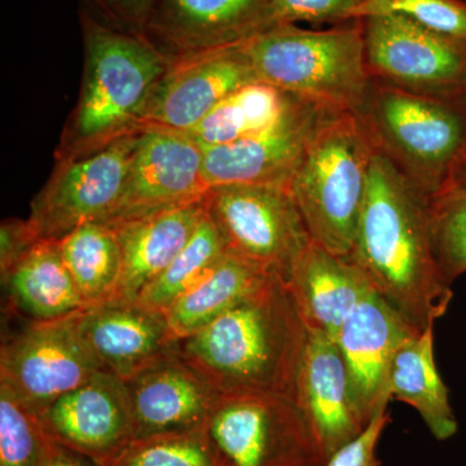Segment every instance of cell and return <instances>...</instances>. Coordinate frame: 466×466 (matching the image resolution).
Listing matches in <instances>:
<instances>
[{"mask_svg": "<svg viewBox=\"0 0 466 466\" xmlns=\"http://www.w3.org/2000/svg\"><path fill=\"white\" fill-rule=\"evenodd\" d=\"M373 149L352 112L328 119L309 144L289 191L312 241L350 258L366 198Z\"/></svg>", "mask_w": 466, "mask_h": 466, "instance_id": "obj_6", "label": "cell"}, {"mask_svg": "<svg viewBox=\"0 0 466 466\" xmlns=\"http://www.w3.org/2000/svg\"><path fill=\"white\" fill-rule=\"evenodd\" d=\"M48 438L108 466L135 441L125 382L101 370L38 417Z\"/></svg>", "mask_w": 466, "mask_h": 466, "instance_id": "obj_15", "label": "cell"}, {"mask_svg": "<svg viewBox=\"0 0 466 466\" xmlns=\"http://www.w3.org/2000/svg\"><path fill=\"white\" fill-rule=\"evenodd\" d=\"M139 130L73 156L32 202L29 223L39 238L61 240L86 222L106 220L122 191Z\"/></svg>", "mask_w": 466, "mask_h": 466, "instance_id": "obj_11", "label": "cell"}, {"mask_svg": "<svg viewBox=\"0 0 466 466\" xmlns=\"http://www.w3.org/2000/svg\"><path fill=\"white\" fill-rule=\"evenodd\" d=\"M38 240L29 220H5L0 228V274L8 272Z\"/></svg>", "mask_w": 466, "mask_h": 466, "instance_id": "obj_36", "label": "cell"}, {"mask_svg": "<svg viewBox=\"0 0 466 466\" xmlns=\"http://www.w3.org/2000/svg\"><path fill=\"white\" fill-rule=\"evenodd\" d=\"M207 210L205 196L109 223L122 250L121 281L113 302H134L186 247Z\"/></svg>", "mask_w": 466, "mask_h": 466, "instance_id": "obj_21", "label": "cell"}, {"mask_svg": "<svg viewBox=\"0 0 466 466\" xmlns=\"http://www.w3.org/2000/svg\"><path fill=\"white\" fill-rule=\"evenodd\" d=\"M9 303L32 321L69 317L85 309L58 240L39 238L2 275Z\"/></svg>", "mask_w": 466, "mask_h": 466, "instance_id": "obj_23", "label": "cell"}, {"mask_svg": "<svg viewBox=\"0 0 466 466\" xmlns=\"http://www.w3.org/2000/svg\"><path fill=\"white\" fill-rule=\"evenodd\" d=\"M308 330L297 403L308 416L329 459L363 433L368 422L355 400L341 350L327 334Z\"/></svg>", "mask_w": 466, "mask_h": 466, "instance_id": "obj_20", "label": "cell"}, {"mask_svg": "<svg viewBox=\"0 0 466 466\" xmlns=\"http://www.w3.org/2000/svg\"><path fill=\"white\" fill-rule=\"evenodd\" d=\"M444 189H453V191L466 193V150L451 171L446 187L441 191H444Z\"/></svg>", "mask_w": 466, "mask_h": 466, "instance_id": "obj_38", "label": "cell"}, {"mask_svg": "<svg viewBox=\"0 0 466 466\" xmlns=\"http://www.w3.org/2000/svg\"><path fill=\"white\" fill-rule=\"evenodd\" d=\"M244 47L260 82L341 112L354 113L372 81L361 20L329 30L279 24Z\"/></svg>", "mask_w": 466, "mask_h": 466, "instance_id": "obj_4", "label": "cell"}, {"mask_svg": "<svg viewBox=\"0 0 466 466\" xmlns=\"http://www.w3.org/2000/svg\"><path fill=\"white\" fill-rule=\"evenodd\" d=\"M79 314L30 321L2 343L0 388L34 416L104 370L82 337Z\"/></svg>", "mask_w": 466, "mask_h": 466, "instance_id": "obj_9", "label": "cell"}, {"mask_svg": "<svg viewBox=\"0 0 466 466\" xmlns=\"http://www.w3.org/2000/svg\"><path fill=\"white\" fill-rule=\"evenodd\" d=\"M390 421L388 408L380 410L363 433L336 451L325 466H381V460L377 458V447Z\"/></svg>", "mask_w": 466, "mask_h": 466, "instance_id": "obj_34", "label": "cell"}, {"mask_svg": "<svg viewBox=\"0 0 466 466\" xmlns=\"http://www.w3.org/2000/svg\"><path fill=\"white\" fill-rule=\"evenodd\" d=\"M41 466H101L99 462L48 438Z\"/></svg>", "mask_w": 466, "mask_h": 466, "instance_id": "obj_37", "label": "cell"}, {"mask_svg": "<svg viewBox=\"0 0 466 466\" xmlns=\"http://www.w3.org/2000/svg\"><path fill=\"white\" fill-rule=\"evenodd\" d=\"M47 434L5 388H0V466H41Z\"/></svg>", "mask_w": 466, "mask_h": 466, "instance_id": "obj_31", "label": "cell"}, {"mask_svg": "<svg viewBox=\"0 0 466 466\" xmlns=\"http://www.w3.org/2000/svg\"><path fill=\"white\" fill-rule=\"evenodd\" d=\"M431 241L447 283L466 272V193L444 189L431 198Z\"/></svg>", "mask_w": 466, "mask_h": 466, "instance_id": "obj_30", "label": "cell"}, {"mask_svg": "<svg viewBox=\"0 0 466 466\" xmlns=\"http://www.w3.org/2000/svg\"><path fill=\"white\" fill-rule=\"evenodd\" d=\"M271 278L227 253L201 281L165 309L171 332L177 341L200 332Z\"/></svg>", "mask_w": 466, "mask_h": 466, "instance_id": "obj_25", "label": "cell"}, {"mask_svg": "<svg viewBox=\"0 0 466 466\" xmlns=\"http://www.w3.org/2000/svg\"><path fill=\"white\" fill-rule=\"evenodd\" d=\"M58 242L85 308L113 302L122 276L121 245L113 226L86 222Z\"/></svg>", "mask_w": 466, "mask_h": 466, "instance_id": "obj_26", "label": "cell"}, {"mask_svg": "<svg viewBox=\"0 0 466 466\" xmlns=\"http://www.w3.org/2000/svg\"><path fill=\"white\" fill-rule=\"evenodd\" d=\"M226 256L225 241L207 210L186 247L167 269L139 294L135 302L144 308L164 312L174 300L201 281Z\"/></svg>", "mask_w": 466, "mask_h": 466, "instance_id": "obj_28", "label": "cell"}, {"mask_svg": "<svg viewBox=\"0 0 466 466\" xmlns=\"http://www.w3.org/2000/svg\"><path fill=\"white\" fill-rule=\"evenodd\" d=\"M79 329L106 372L122 381L177 350L164 312L137 302H109L85 309Z\"/></svg>", "mask_w": 466, "mask_h": 466, "instance_id": "obj_19", "label": "cell"}, {"mask_svg": "<svg viewBox=\"0 0 466 466\" xmlns=\"http://www.w3.org/2000/svg\"><path fill=\"white\" fill-rule=\"evenodd\" d=\"M308 337L289 285L271 278L200 332L180 339L177 352L220 397L297 401Z\"/></svg>", "mask_w": 466, "mask_h": 466, "instance_id": "obj_2", "label": "cell"}, {"mask_svg": "<svg viewBox=\"0 0 466 466\" xmlns=\"http://www.w3.org/2000/svg\"><path fill=\"white\" fill-rule=\"evenodd\" d=\"M207 431L222 466H325L311 422L296 400L272 395H227Z\"/></svg>", "mask_w": 466, "mask_h": 466, "instance_id": "obj_8", "label": "cell"}, {"mask_svg": "<svg viewBox=\"0 0 466 466\" xmlns=\"http://www.w3.org/2000/svg\"><path fill=\"white\" fill-rule=\"evenodd\" d=\"M372 288L352 260L334 256L314 241L300 257L289 283L308 329L319 330L333 339Z\"/></svg>", "mask_w": 466, "mask_h": 466, "instance_id": "obj_22", "label": "cell"}, {"mask_svg": "<svg viewBox=\"0 0 466 466\" xmlns=\"http://www.w3.org/2000/svg\"><path fill=\"white\" fill-rule=\"evenodd\" d=\"M204 150L188 134L140 127L124 191L113 213L115 223L205 198Z\"/></svg>", "mask_w": 466, "mask_h": 466, "instance_id": "obj_14", "label": "cell"}, {"mask_svg": "<svg viewBox=\"0 0 466 466\" xmlns=\"http://www.w3.org/2000/svg\"><path fill=\"white\" fill-rule=\"evenodd\" d=\"M364 0H272L276 25L279 24L334 23L352 20Z\"/></svg>", "mask_w": 466, "mask_h": 466, "instance_id": "obj_33", "label": "cell"}, {"mask_svg": "<svg viewBox=\"0 0 466 466\" xmlns=\"http://www.w3.org/2000/svg\"><path fill=\"white\" fill-rule=\"evenodd\" d=\"M275 25L272 0H158L147 38L179 56L242 45Z\"/></svg>", "mask_w": 466, "mask_h": 466, "instance_id": "obj_18", "label": "cell"}, {"mask_svg": "<svg viewBox=\"0 0 466 466\" xmlns=\"http://www.w3.org/2000/svg\"><path fill=\"white\" fill-rule=\"evenodd\" d=\"M375 15H400L441 35L466 43L465 0H364L352 20Z\"/></svg>", "mask_w": 466, "mask_h": 466, "instance_id": "obj_32", "label": "cell"}, {"mask_svg": "<svg viewBox=\"0 0 466 466\" xmlns=\"http://www.w3.org/2000/svg\"><path fill=\"white\" fill-rule=\"evenodd\" d=\"M112 29L147 36L158 0H91Z\"/></svg>", "mask_w": 466, "mask_h": 466, "instance_id": "obj_35", "label": "cell"}, {"mask_svg": "<svg viewBox=\"0 0 466 466\" xmlns=\"http://www.w3.org/2000/svg\"><path fill=\"white\" fill-rule=\"evenodd\" d=\"M86 76L70 128L72 155L100 148L137 130L150 92L170 66L147 36L85 17Z\"/></svg>", "mask_w": 466, "mask_h": 466, "instance_id": "obj_5", "label": "cell"}, {"mask_svg": "<svg viewBox=\"0 0 466 466\" xmlns=\"http://www.w3.org/2000/svg\"><path fill=\"white\" fill-rule=\"evenodd\" d=\"M421 332L372 288L337 333L334 341L341 350L355 400L368 424L391 400L389 376L395 355Z\"/></svg>", "mask_w": 466, "mask_h": 466, "instance_id": "obj_16", "label": "cell"}, {"mask_svg": "<svg viewBox=\"0 0 466 466\" xmlns=\"http://www.w3.org/2000/svg\"><path fill=\"white\" fill-rule=\"evenodd\" d=\"M339 112L299 99L265 130L238 142L204 149L208 189L232 184L289 187L309 144L321 126Z\"/></svg>", "mask_w": 466, "mask_h": 466, "instance_id": "obj_13", "label": "cell"}, {"mask_svg": "<svg viewBox=\"0 0 466 466\" xmlns=\"http://www.w3.org/2000/svg\"><path fill=\"white\" fill-rule=\"evenodd\" d=\"M207 207L227 253L289 285L312 238L288 187H214Z\"/></svg>", "mask_w": 466, "mask_h": 466, "instance_id": "obj_7", "label": "cell"}, {"mask_svg": "<svg viewBox=\"0 0 466 466\" xmlns=\"http://www.w3.org/2000/svg\"><path fill=\"white\" fill-rule=\"evenodd\" d=\"M299 99L265 82H254L226 97L186 134L202 150L227 146L275 124Z\"/></svg>", "mask_w": 466, "mask_h": 466, "instance_id": "obj_27", "label": "cell"}, {"mask_svg": "<svg viewBox=\"0 0 466 466\" xmlns=\"http://www.w3.org/2000/svg\"><path fill=\"white\" fill-rule=\"evenodd\" d=\"M389 394L415 408L435 440L447 441L458 433L449 390L435 364L434 325L410 339L395 355Z\"/></svg>", "mask_w": 466, "mask_h": 466, "instance_id": "obj_24", "label": "cell"}, {"mask_svg": "<svg viewBox=\"0 0 466 466\" xmlns=\"http://www.w3.org/2000/svg\"><path fill=\"white\" fill-rule=\"evenodd\" d=\"M254 82L259 78L244 43L175 56L150 92L137 130L155 126L188 133L218 104Z\"/></svg>", "mask_w": 466, "mask_h": 466, "instance_id": "obj_12", "label": "cell"}, {"mask_svg": "<svg viewBox=\"0 0 466 466\" xmlns=\"http://www.w3.org/2000/svg\"><path fill=\"white\" fill-rule=\"evenodd\" d=\"M359 20L370 79L417 94H465L466 43L400 15Z\"/></svg>", "mask_w": 466, "mask_h": 466, "instance_id": "obj_10", "label": "cell"}, {"mask_svg": "<svg viewBox=\"0 0 466 466\" xmlns=\"http://www.w3.org/2000/svg\"><path fill=\"white\" fill-rule=\"evenodd\" d=\"M431 198L373 150L350 260L377 293L419 329L444 317L453 299L435 259Z\"/></svg>", "mask_w": 466, "mask_h": 466, "instance_id": "obj_1", "label": "cell"}, {"mask_svg": "<svg viewBox=\"0 0 466 466\" xmlns=\"http://www.w3.org/2000/svg\"><path fill=\"white\" fill-rule=\"evenodd\" d=\"M108 466H222L207 428L135 440Z\"/></svg>", "mask_w": 466, "mask_h": 466, "instance_id": "obj_29", "label": "cell"}, {"mask_svg": "<svg viewBox=\"0 0 466 466\" xmlns=\"http://www.w3.org/2000/svg\"><path fill=\"white\" fill-rule=\"evenodd\" d=\"M354 115L372 149L429 198L466 150V92L417 94L372 79Z\"/></svg>", "mask_w": 466, "mask_h": 466, "instance_id": "obj_3", "label": "cell"}, {"mask_svg": "<svg viewBox=\"0 0 466 466\" xmlns=\"http://www.w3.org/2000/svg\"><path fill=\"white\" fill-rule=\"evenodd\" d=\"M124 382L135 440L205 429L220 398L177 350Z\"/></svg>", "mask_w": 466, "mask_h": 466, "instance_id": "obj_17", "label": "cell"}]
</instances>
